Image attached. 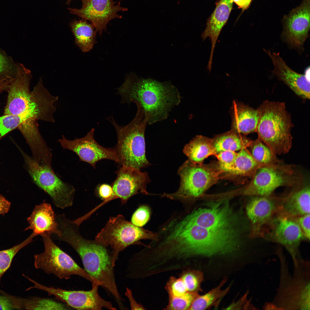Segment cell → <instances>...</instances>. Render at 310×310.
Segmentation results:
<instances>
[{
    "mask_svg": "<svg viewBox=\"0 0 310 310\" xmlns=\"http://www.w3.org/2000/svg\"><path fill=\"white\" fill-rule=\"evenodd\" d=\"M79 225L74 221L65 218L58 223L60 235L55 239L65 242L76 252L82 261L84 269L108 291L120 309L124 308L115 281L113 256L108 247L95 240L84 238L80 234Z\"/></svg>",
    "mask_w": 310,
    "mask_h": 310,
    "instance_id": "obj_1",
    "label": "cell"
},
{
    "mask_svg": "<svg viewBox=\"0 0 310 310\" xmlns=\"http://www.w3.org/2000/svg\"><path fill=\"white\" fill-rule=\"evenodd\" d=\"M118 89L122 103L140 104L148 125L166 119L181 101L179 93L174 86L151 79L128 77Z\"/></svg>",
    "mask_w": 310,
    "mask_h": 310,
    "instance_id": "obj_2",
    "label": "cell"
},
{
    "mask_svg": "<svg viewBox=\"0 0 310 310\" xmlns=\"http://www.w3.org/2000/svg\"><path fill=\"white\" fill-rule=\"evenodd\" d=\"M276 248V255L280 265L279 286L273 300L265 304L264 309L310 310L309 261L301 257L297 258L293 263V273L291 276L282 247L278 245Z\"/></svg>",
    "mask_w": 310,
    "mask_h": 310,
    "instance_id": "obj_3",
    "label": "cell"
},
{
    "mask_svg": "<svg viewBox=\"0 0 310 310\" xmlns=\"http://www.w3.org/2000/svg\"><path fill=\"white\" fill-rule=\"evenodd\" d=\"M259 115L258 138L276 155L287 153L292 147L293 127L284 102L264 101L257 108Z\"/></svg>",
    "mask_w": 310,
    "mask_h": 310,
    "instance_id": "obj_4",
    "label": "cell"
},
{
    "mask_svg": "<svg viewBox=\"0 0 310 310\" xmlns=\"http://www.w3.org/2000/svg\"><path fill=\"white\" fill-rule=\"evenodd\" d=\"M17 73L6 87L8 93L4 115H24L38 118L44 113L47 100L42 86L37 84L30 89L32 78L30 71L22 64L17 63Z\"/></svg>",
    "mask_w": 310,
    "mask_h": 310,
    "instance_id": "obj_5",
    "label": "cell"
},
{
    "mask_svg": "<svg viewBox=\"0 0 310 310\" xmlns=\"http://www.w3.org/2000/svg\"><path fill=\"white\" fill-rule=\"evenodd\" d=\"M240 238L215 232L185 217L181 235L182 253L186 261L197 256L230 253L239 247Z\"/></svg>",
    "mask_w": 310,
    "mask_h": 310,
    "instance_id": "obj_6",
    "label": "cell"
},
{
    "mask_svg": "<svg viewBox=\"0 0 310 310\" xmlns=\"http://www.w3.org/2000/svg\"><path fill=\"white\" fill-rule=\"evenodd\" d=\"M135 103L137 109L136 114L127 125H119L112 117L108 119L115 128L117 134L115 148L119 163L123 166L140 169L150 165L145 153V133L148 123L140 105L138 103Z\"/></svg>",
    "mask_w": 310,
    "mask_h": 310,
    "instance_id": "obj_7",
    "label": "cell"
},
{
    "mask_svg": "<svg viewBox=\"0 0 310 310\" xmlns=\"http://www.w3.org/2000/svg\"><path fill=\"white\" fill-rule=\"evenodd\" d=\"M178 174L181 179L178 189L174 193H164L162 197L183 201L199 197L216 184L223 175L218 161L204 164L189 159L180 166Z\"/></svg>",
    "mask_w": 310,
    "mask_h": 310,
    "instance_id": "obj_8",
    "label": "cell"
},
{
    "mask_svg": "<svg viewBox=\"0 0 310 310\" xmlns=\"http://www.w3.org/2000/svg\"><path fill=\"white\" fill-rule=\"evenodd\" d=\"M158 234L136 226L125 220L123 215L110 217L104 227L95 237L98 243L111 248L115 264L119 254L128 246L140 244L142 239L155 241Z\"/></svg>",
    "mask_w": 310,
    "mask_h": 310,
    "instance_id": "obj_9",
    "label": "cell"
},
{
    "mask_svg": "<svg viewBox=\"0 0 310 310\" xmlns=\"http://www.w3.org/2000/svg\"><path fill=\"white\" fill-rule=\"evenodd\" d=\"M51 235L42 234L44 251L34 255L35 268L46 274L54 275L61 279L67 280L73 275L79 276L92 283H100L80 267L68 254L53 241Z\"/></svg>",
    "mask_w": 310,
    "mask_h": 310,
    "instance_id": "obj_10",
    "label": "cell"
},
{
    "mask_svg": "<svg viewBox=\"0 0 310 310\" xmlns=\"http://www.w3.org/2000/svg\"><path fill=\"white\" fill-rule=\"evenodd\" d=\"M25 167L34 183L50 196L52 203L61 209L71 206L75 191L73 187L62 181L52 168L37 163L18 145Z\"/></svg>",
    "mask_w": 310,
    "mask_h": 310,
    "instance_id": "obj_11",
    "label": "cell"
},
{
    "mask_svg": "<svg viewBox=\"0 0 310 310\" xmlns=\"http://www.w3.org/2000/svg\"><path fill=\"white\" fill-rule=\"evenodd\" d=\"M252 178L244 193L253 196L271 195L279 187L295 186L302 183L303 179L294 166L281 164L263 166Z\"/></svg>",
    "mask_w": 310,
    "mask_h": 310,
    "instance_id": "obj_12",
    "label": "cell"
},
{
    "mask_svg": "<svg viewBox=\"0 0 310 310\" xmlns=\"http://www.w3.org/2000/svg\"><path fill=\"white\" fill-rule=\"evenodd\" d=\"M185 217L215 232L240 237V219L227 202H218L196 210Z\"/></svg>",
    "mask_w": 310,
    "mask_h": 310,
    "instance_id": "obj_13",
    "label": "cell"
},
{
    "mask_svg": "<svg viewBox=\"0 0 310 310\" xmlns=\"http://www.w3.org/2000/svg\"><path fill=\"white\" fill-rule=\"evenodd\" d=\"M29 281L34 285L28 290L37 289L46 292L65 302L70 307L78 310H100L102 308L115 310L111 303L102 298L98 293L100 285L92 283V288L88 291L70 290L43 285L30 278Z\"/></svg>",
    "mask_w": 310,
    "mask_h": 310,
    "instance_id": "obj_14",
    "label": "cell"
},
{
    "mask_svg": "<svg viewBox=\"0 0 310 310\" xmlns=\"http://www.w3.org/2000/svg\"><path fill=\"white\" fill-rule=\"evenodd\" d=\"M116 178L112 183L113 193L107 199L104 200L94 208L95 211L105 204L114 199L120 198L122 204L134 195L140 193L149 194L146 191L147 184L150 182L148 173L140 169L123 166L115 173Z\"/></svg>",
    "mask_w": 310,
    "mask_h": 310,
    "instance_id": "obj_15",
    "label": "cell"
},
{
    "mask_svg": "<svg viewBox=\"0 0 310 310\" xmlns=\"http://www.w3.org/2000/svg\"><path fill=\"white\" fill-rule=\"evenodd\" d=\"M265 236L269 241L278 244L286 249L293 261L301 256L299 247L302 241L307 240L294 219L277 214Z\"/></svg>",
    "mask_w": 310,
    "mask_h": 310,
    "instance_id": "obj_16",
    "label": "cell"
},
{
    "mask_svg": "<svg viewBox=\"0 0 310 310\" xmlns=\"http://www.w3.org/2000/svg\"><path fill=\"white\" fill-rule=\"evenodd\" d=\"M82 7L80 9L68 8L70 13L90 21L96 32L101 34L106 29L108 23L116 18H121L118 13L128 10L122 7L120 2L114 0H81Z\"/></svg>",
    "mask_w": 310,
    "mask_h": 310,
    "instance_id": "obj_17",
    "label": "cell"
},
{
    "mask_svg": "<svg viewBox=\"0 0 310 310\" xmlns=\"http://www.w3.org/2000/svg\"><path fill=\"white\" fill-rule=\"evenodd\" d=\"M94 129H92L84 137L69 140L62 136L58 140L64 149L70 150L78 156L81 161L90 164L94 168L96 163L104 159L114 161L119 163L115 148H107L99 144L94 137Z\"/></svg>",
    "mask_w": 310,
    "mask_h": 310,
    "instance_id": "obj_18",
    "label": "cell"
},
{
    "mask_svg": "<svg viewBox=\"0 0 310 310\" xmlns=\"http://www.w3.org/2000/svg\"><path fill=\"white\" fill-rule=\"evenodd\" d=\"M253 196L246 207V213L250 221L253 237H264L278 214V198L272 196Z\"/></svg>",
    "mask_w": 310,
    "mask_h": 310,
    "instance_id": "obj_19",
    "label": "cell"
},
{
    "mask_svg": "<svg viewBox=\"0 0 310 310\" xmlns=\"http://www.w3.org/2000/svg\"><path fill=\"white\" fill-rule=\"evenodd\" d=\"M310 0H303L284 19L283 35L295 48H302L310 29Z\"/></svg>",
    "mask_w": 310,
    "mask_h": 310,
    "instance_id": "obj_20",
    "label": "cell"
},
{
    "mask_svg": "<svg viewBox=\"0 0 310 310\" xmlns=\"http://www.w3.org/2000/svg\"><path fill=\"white\" fill-rule=\"evenodd\" d=\"M274 66L272 73L301 98L310 99V83L307 75L298 73L286 64L279 53L264 50Z\"/></svg>",
    "mask_w": 310,
    "mask_h": 310,
    "instance_id": "obj_21",
    "label": "cell"
},
{
    "mask_svg": "<svg viewBox=\"0 0 310 310\" xmlns=\"http://www.w3.org/2000/svg\"><path fill=\"white\" fill-rule=\"evenodd\" d=\"M296 186L287 195L279 199L278 214L294 218L310 214L309 184Z\"/></svg>",
    "mask_w": 310,
    "mask_h": 310,
    "instance_id": "obj_22",
    "label": "cell"
},
{
    "mask_svg": "<svg viewBox=\"0 0 310 310\" xmlns=\"http://www.w3.org/2000/svg\"><path fill=\"white\" fill-rule=\"evenodd\" d=\"M29 225L25 230H31L36 236L44 233L58 236L60 234L56 216L51 205L43 202L35 207L27 218Z\"/></svg>",
    "mask_w": 310,
    "mask_h": 310,
    "instance_id": "obj_23",
    "label": "cell"
},
{
    "mask_svg": "<svg viewBox=\"0 0 310 310\" xmlns=\"http://www.w3.org/2000/svg\"><path fill=\"white\" fill-rule=\"evenodd\" d=\"M232 0H220L208 21L202 37L203 40L211 39L212 47L208 64L211 65L214 48L221 30L226 23L232 7Z\"/></svg>",
    "mask_w": 310,
    "mask_h": 310,
    "instance_id": "obj_24",
    "label": "cell"
},
{
    "mask_svg": "<svg viewBox=\"0 0 310 310\" xmlns=\"http://www.w3.org/2000/svg\"><path fill=\"white\" fill-rule=\"evenodd\" d=\"M232 110V131L244 135L256 132L259 117L257 109L234 102Z\"/></svg>",
    "mask_w": 310,
    "mask_h": 310,
    "instance_id": "obj_25",
    "label": "cell"
},
{
    "mask_svg": "<svg viewBox=\"0 0 310 310\" xmlns=\"http://www.w3.org/2000/svg\"><path fill=\"white\" fill-rule=\"evenodd\" d=\"M183 152L194 162L202 163L211 155H216L212 139L202 135L196 136L184 146Z\"/></svg>",
    "mask_w": 310,
    "mask_h": 310,
    "instance_id": "obj_26",
    "label": "cell"
},
{
    "mask_svg": "<svg viewBox=\"0 0 310 310\" xmlns=\"http://www.w3.org/2000/svg\"><path fill=\"white\" fill-rule=\"evenodd\" d=\"M70 26L75 44L80 50L85 53L92 49L95 42L96 32L92 24L84 20H75L71 22Z\"/></svg>",
    "mask_w": 310,
    "mask_h": 310,
    "instance_id": "obj_27",
    "label": "cell"
},
{
    "mask_svg": "<svg viewBox=\"0 0 310 310\" xmlns=\"http://www.w3.org/2000/svg\"><path fill=\"white\" fill-rule=\"evenodd\" d=\"M212 140L216 154L224 151H239L248 147L252 142L232 130L216 136Z\"/></svg>",
    "mask_w": 310,
    "mask_h": 310,
    "instance_id": "obj_28",
    "label": "cell"
},
{
    "mask_svg": "<svg viewBox=\"0 0 310 310\" xmlns=\"http://www.w3.org/2000/svg\"><path fill=\"white\" fill-rule=\"evenodd\" d=\"M265 165L257 162L247 148H243L237 153L234 168L230 175L252 177L258 169Z\"/></svg>",
    "mask_w": 310,
    "mask_h": 310,
    "instance_id": "obj_29",
    "label": "cell"
},
{
    "mask_svg": "<svg viewBox=\"0 0 310 310\" xmlns=\"http://www.w3.org/2000/svg\"><path fill=\"white\" fill-rule=\"evenodd\" d=\"M19 309L69 310L72 309L67 304L52 299L33 297L23 298L14 296Z\"/></svg>",
    "mask_w": 310,
    "mask_h": 310,
    "instance_id": "obj_30",
    "label": "cell"
},
{
    "mask_svg": "<svg viewBox=\"0 0 310 310\" xmlns=\"http://www.w3.org/2000/svg\"><path fill=\"white\" fill-rule=\"evenodd\" d=\"M227 280L224 278L219 284L206 294H199L195 299L189 310H206L214 305H217L220 299L229 292L230 287L223 290L222 287Z\"/></svg>",
    "mask_w": 310,
    "mask_h": 310,
    "instance_id": "obj_31",
    "label": "cell"
},
{
    "mask_svg": "<svg viewBox=\"0 0 310 310\" xmlns=\"http://www.w3.org/2000/svg\"><path fill=\"white\" fill-rule=\"evenodd\" d=\"M248 147L252 156L260 163L265 165L281 164L276 155L258 138L252 141Z\"/></svg>",
    "mask_w": 310,
    "mask_h": 310,
    "instance_id": "obj_32",
    "label": "cell"
},
{
    "mask_svg": "<svg viewBox=\"0 0 310 310\" xmlns=\"http://www.w3.org/2000/svg\"><path fill=\"white\" fill-rule=\"evenodd\" d=\"M35 236L32 233L19 244L6 250L0 251V280L2 276L10 267L12 260L21 249L32 241ZM1 291L0 290V292Z\"/></svg>",
    "mask_w": 310,
    "mask_h": 310,
    "instance_id": "obj_33",
    "label": "cell"
},
{
    "mask_svg": "<svg viewBox=\"0 0 310 310\" xmlns=\"http://www.w3.org/2000/svg\"><path fill=\"white\" fill-rule=\"evenodd\" d=\"M188 292L198 294L204 279L202 272L194 269L184 270L180 275Z\"/></svg>",
    "mask_w": 310,
    "mask_h": 310,
    "instance_id": "obj_34",
    "label": "cell"
},
{
    "mask_svg": "<svg viewBox=\"0 0 310 310\" xmlns=\"http://www.w3.org/2000/svg\"><path fill=\"white\" fill-rule=\"evenodd\" d=\"M17 73V63L0 49V77L10 80L16 77Z\"/></svg>",
    "mask_w": 310,
    "mask_h": 310,
    "instance_id": "obj_35",
    "label": "cell"
},
{
    "mask_svg": "<svg viewBox=\"0 0 310 310\" xmlns=\"http://www.w3.org/2000/svg\"><path fill=\"white\" fill-rule=\"evenodd\" d=\"M199 294L187 292L179 297H169L168 303L165 310H189Z\"/></svg>",
    "mask_w": 310,
    "mask_h": 310,
    "instance_id": "obj_36",
    "label": "cell"
},
{
    "mask_svg": "<svg viewBox=\"0 0 310 310\" xmlns=\"http://www.w3.org/2000/svg\"><path fill=\"white\" fill-rule=\"evenodd\" d=\"M237 155V153L235 152L226 151L215 155L218 160L219 168L223 174L231 175L234 168Z\"/></svg>",
    "mask_w": 310,
    "mask_h": 310,
    "instance_id": "obj_37",
    "label": "cell"
},
{
    "mask_svg": "<svg viewBox=\"0 0 310 310\" xmlns=\"http://www.w3.org/2000/svg\"><path fill=\"white\" fill-rule=\"evenodd\" d=\"M165 289L169 297H179L183 295L187 292L186 286L181 278L172 276L166 283Z\"/></svg>",
    "mask_w": 310,
    "mask_h": 310,
    "instance_id": "obj_38",
    "label": "cell"
},
{
    "mask_svg": "<svg viewBox=\"0 0 310 310\" xmlns=\"http://www.w3.org/2000/svg\"><path fill=\"white\" fill-rule=\"evenodd\" d=\"M151 212L149 207L143 205L139 207L132 216L131 223L140 227L144 226L149 220Z\"/></svg>",
    "mask_w": 310,
    "mask_h": 310,
    "instance_id": "obj_39",
    "label": "cell"
},
{
    "mask_svg": "<svg viewBox=\"0 0 310 310\" xmlns=\"http://www.w3.org/2000/svg\"><path fill=\"white\" fill-rule=\"evenodd\" d=\"M310 214L293 218L297 223L307 240H310Z\"/></svg>",
    "mask_w": 310,
    "mask_h": 310,
    "instance_id": "obj_40",
    "label": "cell"
},
{
    "mask_svg": "<svg viewBox=\"0 0 310 310\" xmlns=\"http://www.w3.org/2000/svg\"><path fill=\"white\" fill-rule=\"evenodd\" d=\"M3 295L0 296V310L18 309L10 295L1 290Z\"/></svg>",
    "mask_w": 310,
    "mask_h": 310,
    "instance_id": "obj_41",
    "label": "cell"
},
{
    "mask_svg": "<svg viewBox=\"0 0 310 310\" xmlns=\"http://www.w3.org/2000/svg\"><path fill=\"white\" fill-rule=\"evenodd\" d=\"M99 197L104 200L108 199L112 195L113 189L109 185L103 184L99 185L97 189Z\"/></svg>",
    "mask_w": 310,
    "mask_h": 310,
    "instance_id": "obj_42",
    "label": "cell"
},
{
    "mask_svg": "<svg viewBox=\"0 0 310 310\" xmlns=\"http://www.w3.org/2000/svg\"><path fill=\"white\" fill-rule=\"evenodd\" d=\"M125 295L129 301L131 308L132 310L144 309L143 306L140 304L138 303L135 300L131 290L126 288Z\"/></svg>",
    "mask_w": 310,
    "mask_h": 310,
    "instance_id": "obj_43",
    "label": "cell"
},
{
    "mask_svg": "<svg viewBox=\"0 0 310 310\" xmlns=\"http://www.w3.org/2000/svg\"><path fill=\"white\" fill-rule=\"evenodd\" d=\"M11 203L2 195L0 194V215H4L9 211Z\"/></svg>",
    "mask_w": 310,
    "mask_h": 310,
    "instance_id": "obj_44",
    "label": "cell"
},
{
    "mask_svg": "<svg viewBox=\"0 0 310 310\" xmlns=\"http://www.w3.org/2000/svg\"><path fill=\"white\" fill-rule=\"evenodd\" d=\"M252 0H232L240 8L244 10L248 8Z\"/></svg>",
    "mask_w": 310,
    "mask_h": 310,
    "instance_id": "obj_45",
    "label": "cell"
},
{
    "mask_svg": "<svg viewBox=\"0 0 310 310\" xmlns=\"http://www.w3.org/2000/svg\"><path fill=\"white\" fill-rule=\"evenodd\" d=\"M9 80L4 79L0 82V93L5 90Z\"/></svg>",
    "mask_w": 310,
    "mask_h": 310,
    "instance_id": "obj_46",
    "label": "cell"
},
{
    "mask_svg": "<svg viewBox=\"0 0 310 310\" xmlns=\"http://www.w3.org/2000/svg\"><path fill=\"white\" fill-rule=\"evenodd\" d=\"M73 0H67L66 3L68 5H69L71 2Z\"/></svg>",
    "mask_w": 310,
    "mask_h": 310,
    "instance_id": "obj_47",
    "label": "cell"
},
{
    "mask_svg": "<svg viewBox=\"0 0 310 310\" xmlns=\"http://www.w3.org/2000/svg\"><path fill=\"white\" fill-rule=\"evenodd\" d=\"M4 79H6L3 78H1V77H0V82L1 81H2V80H4Z\"/></svg>",
    "mask_w": 310,
    "mask_h": 310,
    "instance_id": "obj_48",
    "label": "cell"
}]
</instances>
